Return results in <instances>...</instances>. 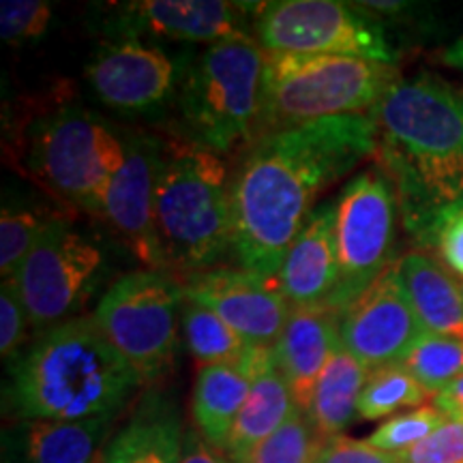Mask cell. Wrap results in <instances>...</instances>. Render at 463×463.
<instances>
[{
    "instance_id": "6",
    "label": "cell",
    "mask_w": 463,
    "mask_h": 463,
    "mask_svg": "<svg viewBox=\"0 0 463 463\" xmlns=\"http://www.w3.org/2000/svg\"><path fill=\"white\" fill-rule=\"evenodd\" d=\"M397 80L395 65L367 58L266 52L260 137L322 118L372 114Z\"/></svg>"
},
{
    "instance_id": "13",
    "label": "cell",
    "mask_w": 463,
    "mask_h": 463,
    "mask_svg": "<svg viewBox=\"0 0 463 463\" xmlns=\"http://www.w3.org/2000/svg\"><path fill=\"white\" fill-rule=\"evenodd\" d=\"M125 159L108 184L99 217L131 256L153 270H165L157 234L155 189L164 140L148 133L123 137Z\"/></svg>"
},
{
    "instance_id": "1",
    "label": "cell",
    "mask_w": 463,
    "mask_h": 463,
    "mask_svg": "<svg viewBox=\"0 0 463 463\" xmlns=\"http://www.w3.org/2000/svg\"><path fill=\"white\" fill-rule=\"evenodd\" d=\"M375 150L372 114L337 116L264 133L230 183L232 253L242 270L279 277L316 200Z\"/></svg>"
},
{
    "instance_id": "37",
    "label": "cell",
    "mask_w": 463,
    "mask_h": 463,
    "mask_svg": "<svg viewBox=\"0 0 463 463\" xmlns=\"http://www.w3.org/2000/svg\"><path fill=\"white\" fill-rule=\"evenodd\" d=\"M433 405H438L447 416L463 419V375L455 382H450L442 392H438V395L433 397Z\"/></svg>"
},
{
    "instance_id": "8",
    "label": "cell",
    "mask_w": 463,
    "mask_h": 463,
    "mask_svg": "<svg viewBox=\"0 0 463 463\" xmlns=\"http://www.w3.org/2000/svg\"><path fill=\"white\" fill-rule=\"evenodd\" d=\"M184 294L167 270H133L118 277L95 309V322L144 384L172 372Z\"/></svg>"
},
{
    "instance_id": "19",
    "label": "cell",
    "mask_w": 463,
    "mask_h": 463,
    "mask_svg": "<svg viewBox=\"0 0 463 463\" xmlns=\"http://www.w3.org/2000/svg\"><path fill=\"white\" fill-rule=\"evenodd\" d=\"M239 367L251 380V389L223 449L232 463L273 436L298 410L286 378L277 367L273 347L249 345Z\"/></svg>"
},
{
    "instance_id": "36",
    "label": "cell",
    "mask_w": 463,
    "mask_h": 463,
    "mask_svg": "<svg viewBox=\"0 0 463 463\" xmlns=\"http://www.w3.org/2000/svg\"><path fill=\"white\" fill-rule=\"evenodd\" d=\"M181 463H230V459L219 455L217 449L211 447L200 431H184Z\"/></svg>"
},
{
    "instance_id": "21",
    "label": "cell",
    "mask_w": 463,
    "mask_h": 463,
    "mask_svg": "<svg viewBox=\"0 0 463 463\" xmlns=\"http://www.w3.org/2000/svg\"><path fill=\"white\" fill-rule=\"evenodd\" d=\"M181 420L159 397H150L108 442L101 463H181Z\"/></svg>"
},
{
    "instance_id": "11",
    "label": "cell",
    "mask_w": 463,
    "mask_h": 463,
    "mask_svg": "<svg viewBox=\"0 0 463 463\" xmlns=\"http://www.w3.org/2000/svg\"><path fill=\"white\" fill-rule=\"evenodd\" d=\"M256 42L266 52L358 56L395 65L384 31L358 5L337 0L266 3L256 20Z\"/></svg>"
},
{
    "instance_id": "26",
    "label": "cell",
    "mask_w": 463,
    "mask_h": 463,
    "mask_svg": "<svg viewBox=\"0 0 463 463\" xmlns=\"http://www.w3.org/2000/svg\"><path fill=\"white\" fill-rule=\"evenodd\" d=\"M430 397L431 392L402 363H392L369 372L358 399V416L380 420L402 408H420Z\"/></svg>"
},
{
    "instance_id": "33",
    "label": "cell",
    "mask_w": 463,
    "mask_h": 463,
    "mask_svg": "<svg viewBox=\"0 0 463 463\" xmlns=\"http://www.w3.org/2000/svg\"><path fill=\"white\" fill-rule=\"evenodd\" d=\"M28 314L22 305L20 292L14 279H3L0 288V354L15 356L26 339Z\"/></svg>"
},
{
    "instance_id": "16",
    "label": "cell",
    "mask_w": 463,
    "mask_h": 463,
    "mask_svg": "<svg viewBox=\"0 0 463 463\" xmlns=\"http://www.w3.org/2000/svg\"><path fill=\"white\" fill-rule=\"evenodd\" d=\"M256 5L223 0H136L106 7L103 26L112 39H170V42L217 43L242 37L245 15Z\"/></svg>"
},
{
    "instance_id": "2",
    "label": "cell",
    "mask_w": 463,
    "mask_h": 463,
    "mask_svg": "<svg viewBox=\"0 0 463 463\" xmlns=\"http://www.w3.org/2000/svg\"><path fill=\"white\" fill-rule=\"evenodd\" d=\"M372 116L373 167L395 189L405 230L433 245L463 208V92L430 73L399 78Z\"/></svg>"
},
{
    "instance_id": "23",
    "label": "cell",
    "mask_w": 463,
    "mask_h": 463,
    "mask_svg": "<svg viewBox=\"0 0 463 463\" xmlns=\"http://www.w3.org/2000/svg\"><path fill=\"white\" fill-rule=\"evenodd\" d=\"M249 389L251 380L239 364H211L200 369L191 399V412L195 427L211 447L217 450L225 449Z\"/></svg>"
},
{
    "instance_id": "31",
    "label": "cell",
    "mask_w": 463,
    "mask_h": 463,
    "mask_svg": "<svg viewBox=\"0 0 463 463\" xmlns=\"http://www.w3.org/2000/svg\"><path fill=\"white\" fill-rule=\"evenodd\" d=\"M50 22V3H42V0H3L0 3V34H3V42L11 45L43 37Z\"/></svg>"
},
{
    "instance_id": "32",
    "label": "cell",
    "mask_w": 463,
    "mask_h": 463,
    "mask_svg": "<svg viewBox=\"0 0 463 463\" xmlns=\"http://www.w3.org/2000/svg\"><path fill=\"white\" fill-rule=\"evenodd\" d=\"M399 463H463V419L449 416L431 436L397 453Z\"/></svg>"
},
{
    "instance_id": "14",
    "label": "cell",
    "mask_w": 463,
    "mask_h": 463,
    "mask_svg": "<svg viewBox=\"0 0 463 463\" xmlns=\"http://www.w3.org/2000/svg\"><path fill=\"white\" fill-rule=\"evenodd\" d=\"M187 62L142 39L103 42L86 67L97 99L120 112L159 108L181 89Z\"/></svg>"
},
{
    "instance_id": "24",
    "label": "cell",
    "mask_w": 463,
    "mask_h": 463,
    "mask_svg": "<svg viewBox=\"0 0 463 463\" xmlns=\"http://www.w3.org/2000/svg\"><path fill=\"white\" fill-rule=\"evenodd\" d=\"M367 375L369 369L356 356H352L339 341L326 367L322 369L314 402L307 414L324 442L341 436V431L354 420Z\"/></svg>"
},
{
    "instance_id": "27",
    "label": "cell",
    "mask_w": 463,
    "mask_h": 463,
    "mask_svg": "<svg viewBox=\"0 0 463 463\" xmlns=\"http://www.w3.org/2000/svg\"><path fill=\"white\" fill-rule=\"evenodd\" d=\"M402 364L433 397L463 375V339L422 335Z\"/></svg>"
},
{
    "instance_id": "28",
    "label": "cell",
    "mask_w": 463,
    "mask_h": 463,
    "mask_svg": "<svg viewBox=\"0 0 463 463\" xmlns=\"http://www.w3.org/2000/svg\"><path fill=\"white\" fill-rule=\"evenodd\" d=\"M324 444L309 416L297 410L273 436L234 463H316Z\"/></svg>"
},
{
    "instance_id": "35",
    "label": "cell",
    "mask_w": 463,
    "mask_h": 463,
    "mask_svg": "<svg viewBox=\"0 0 463 463\" xmlns=\"http://www.w3.org/2000/svg\"><path fill=\"white\" fill-rule=\"evenodd\" d=\"M433 245L438 247L444 264L457 275L463 277V208L450 215L439 225Z\"/></svg>"
},
{
    "instance_id": "15",
    "label": "cell",
    "mask_w": 463,
    "mask_h": 463,
    "mask_svg": "<svg viewBox=\"0 0 463 463\" xmlns=\"http://www.w3.org/2000/svg\"><path fill=\"white\" fill-rule=\"evenodd\" d=\"M181 286L184 298L222 317L249 345L273 347L292 311L279 281L242 269L202 270Z\"/></svg>"
},
{
    "instance_id": "3",
    "label": "cell",
    "mask_w": 463,
    "mask_h": 463,
    "mask_svg": "<svg viewBox=\"0 0 463 463\" xmlns=\"http://www.w3.org/2000/svg\"><path fill=\"white\" fill-rule=\"evenodd\" d=\"M142 384L95 317H71L11 367L9 402L24 420L116 419Z\"/></svg>"
},
{
    "instance_id": "9",
    "label": "cell",
    "mask_w": 463,
    "mask_h": 463,
    "mask_svg": "<svg viewBox=\"0 0 463 463\" xmlns=\"http://www.w3.org/2000/svg\"><path fill=\"white\" fill-rule=\"evenodd\" d=\"M106 269V253L99 242L69 219L56 217L11 279L33 326L48 331L71 320L99 288Z\"/></svg>"
},
{
    "instance_id": "22",
    "label": "cell",
    "mask_w": 463,
    "mask_h": 463,
    "mask_svg": "<svg viewBox=\"0 0 463 463\" xmlns=\"http://www.w3.org/2000/svg\"><path fill=\"white\" fill-rule=\"evenodd\" d=\"M112 420H26L22 453L26 463H101Z\"/></svg>"
},
{
    "instance_id": "29",
    "label": "cell",
    "mask_w": 463,
    "mask_h": 463,
    "mask_svg": "<svg viewBox=\"0 0 463 463\" xmlns=\"http://www.w3.org/2000/svg\"><path fill=\"white\" fill-rule=\"evenodd\" d=\"M56 217L58 215H48L45 211H34V208H3V217H0V273H3V279H11L20 270L22 262L33 251L34 242Z\"/></svg>"
},
{
    "instance_id": "38",
    "label": "cell",
    "mask_w": 463,
    "mask_h": 463,
    "mask_svg": "<svg viewBox=\"0 0 463 463\" xmlns=\"http://www.w3.org/2000/svg\"><path fill=\"white\" fill-rule=\"evenodd\" d=\"M442 62L447 67L461 69V71H463V37H459L453 45H450V48L444 50Z\"/></svg>"
},
{
    "instance_id": "18",
    "label": "cell",
    "mask_w": 463,
    "mask_h": 463,
    "mask_svg": "<svg viewBox=\"0 0 463 463\" xmlns=\"http://www.w3.org/2000/svg\"><path fill=\"white\" fill-rule=\"evenodd\" d=\"M277 281L292 307L331 303L339 281L335 202L316 206L289 245Z\"/></svg>"
},
{
    "instance_id": "12",
    "label": "cell",
    "mask_w": 463,
    "mask_h": 463,
    "mask_svg": "<svg viewBox=\"0 0 463 463\" xmlns=\"http://www.w3.org/2000/svg\"><path fill=\"white\" fill-rule=\"evenodd\" d=\"M422 335L399 260L341 311L339 341L369 372L402 363Z\"/></svg>"
},
{
    "instance_id": "34",
    "label": "cell",
    "mask_w": 463,
    "mask_h": 463,
    "mask_svg": "<svg viewBox=\"0 0 463 463\" xmlns=\"http://www.w3.org/2000/svg\"><path fill=\"white\" fill-rule=\"evenodd\" d=\"M316 463H399L397 455L386 453L361 439L337 436L324 444Z\"/></svg>"
},
{
    "instance_id": "10",
    "label": "cell",
    "mask_w": 463,
    "mask_h": 463,
    "mask_svg": "<svg viewBox=\"0 0 463 463\" xmlns=\"http://www.w3.org/2000/svg\"><path fill=\"white\" fill-rule=\"evenodd\" d=\"M399 204L378 167L356 174L335 200V242L339 281L331 307L344 311L389 266L395 247Z\"/></svg>"
},
{
    "instance_id": "25",
    "label": "cell",
    "mask_w": 463,
    "mask_h": 463,
    "mask_svg": "<svg viewBox=\"0 0 463 463\" xmlns=\"http://www.w3.org/2000/svg\"><path fill=\"white\" fill-rule=\"evenodd\" d=\"M181 326L189 354L202 367L239 364L249 347L247 341L234 328H230L222 317L187 298L183 305Z\"/></svg>"
},
{
    "instance_id": "17",
    "label": "cell",
    "mask_w": 463,
    "mask_h": 463,
    "mask_svg": "<svg viewBox=\"0 0 463 463\" xmlns=\"http://www.w3.org/2000/svg\"><path fill=\"white\" fill-rule=\"evenodd\" d=\"M341 311L331 305L292 307L288 324L273 345L275 361L294 403L309 414L322 369L339 344Z\"/></svg>"
},
{
    "instance_id": "7",
    "label": "cell",
    "mask_w": 463,
    "mask_h": 463,
    "mask_svg": "<svg viewBox=\"0 0 463 463\" xmlns=\"http://www.w3.org/2000/svg\"><path fill=\"white\" fill-rule=\"evenodd\" d=\"M123 159V137L84 108L61 106L28 129V172L58 200L95 217Z\"/></svg>"
},
{
    "instance_id": "39",
    "label": "cell",
    "mask_w": 463,
    "mask_h": 463,
    "mask_svg": "<svg viewBox=\"0 0 463 463\" xmlns=\"http://www.w3.org/2000/svg\"><path fill=\"white\" fill-rule=\"evenodd\" d=\"M461 288H463V286H461Z\"/></svg>"
},
{
    "instance_id": "4",
    "label": "cell",
    "mask_w": 463,
    "mask_h": 463,
    "mask_svg": "<svg viewBox=\"0 0 463 463\" xmlns=\"http://www.w3.org/2000/svg\"><path fill=\"white\" fill-rule=\"evenodd\" d=\"M230 183L223 157L187 140L164 142L155 213L167 273L217 269L232 253Z\"/></svg>"
},
{
    "instance_id": "20",
    "label": "cell",
    "mask_w": 463,
    "mask_h": 463,
    "mask_svg": "<svg viewBox=\"0 0 463 463\" xmlns=\"http://www.w3.org/2000/svg\"><path fill=\"white\" fill-rule=\"evenodd\" d=\"M405 289L422 331L439 337L463 339V288L420 251L399 258Z\"/></svg>"
},
{
    "instance_id": "5",
    "label": "cell",
    "mask_w": 463,
    "mask_h": 463,
    "mask_svg": "<svg viewBox=\"0 0 463 463\" xmlns=\"http://www.w3.org/2000/svg\"><path fill=\"white\" fill-rule=\"evenodd\" d=\"M266 50L242 34L217 42L187 67L181 89L187 142L225 157L260 137Z\"/></svg>"
},
{
    "instance_id": "30",
    "label": "cell",
    "mask_w": 463,
    "mask_h": 463,
    "mask_svg": "<svg viewBox=\"0 0 463 463\" xmlns=\"http://www.w3.org/2000/svg\"><path fill=\"white\" fill-rule=\"evenodd\" d=\"M447 419L449 416L438 405H420V408H414L412 412L392 416V419L382 422L378 430L369 436L367 442L375 449L397 455L402 450L416 447L427 436H431Z\"/></svg>"
}]
</instances>
